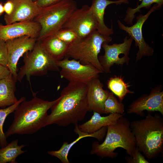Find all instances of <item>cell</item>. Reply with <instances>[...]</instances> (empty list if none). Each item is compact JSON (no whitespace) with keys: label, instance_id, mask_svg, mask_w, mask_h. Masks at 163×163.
<instances>
[{"label":"cell","instance_id":"d6986e66","mask_svg":"<svg viewBox=\"0 0 163 163\" xmlns=\"http://www.w3.org/2000/svg\"><path fill=\"white\" fill-rule=\"evenodd\" d=\"M74 132L78 136L76 139L69 143L67 142H64L59 149L49 151L47 152L48 154L58 158L62 163H69L68 158V153L71 149L77 142L83 138L89 137L95 138L100 141L103 136V132L100 129L91 134L82 132L78 129V124L75 125Z\"/></svg>","mask_w":163,"mask_h":163},{"label":"cell","instance_id":"e0dca14e","mask_svg":"<svg viewBox=\"0 0 163 163\" xmlns=\"http://www.w3.org/2000/svg\"><path fill=\"white\" fill-rule=\"evenodd\" d=\"M124 3L129 4V0H118L116 1L109 0H93L90 6V9L97 21V30L101 34L110 36L113 34V24L109 28L105 24L104 15L105 9L109 5L115 4L117 5Z\"/></svg>","mask_w":163,"mask_h":163},{"label":"cell","instance_id":"ba28073f","mask_svg":"<svg viewBox=\"0 0 163 163\" xmlns=\"http://www.w3.org/2000/svg\"><path fill=\"white\" fill-rule=\"evenodd\" d=\"M61 68L59 72L61 78L69 82H76L88 84L93 79L99 77L102 72L90 64H83L79 61L74 59H69L65 57L57 61Z\"/></svg>","mask_w":163,"mask_h":163},{"label":"cell","instance_id":"8fae6325","mask_svg":"<svg viewBox=\"0 0 163 163\" xmlns=\"http://www.w3.org/2000/svg\"><path fill=\"white\" fill-rule=\"evenodd\" d=\"M97 25L90 6L84 5L77 8L71 14L62 28L70 29L81 39L87 37L97 30Z\"/></svg>","mask_w":163,"mask_h":163},{"label":"cell","instance_id":"d6a6232c","mask_svg":"<svg viewBox=\"0 0 163 163\" xmlns=\"http://www.w3.org/2000/svg\"><path fill=\"white\" fill-rule=\"evenodd\" d=\"M4 12L3 5L2 3H0V16Z\"/></svg>","mask_w":163,"mask_h":163},{"label":"cell","instance_id":"603a6c76","mask_svg":"<svg viewBox=\"0 0 163 163\" xmlns=\"http://www.w3.org/2000/svg\"><path fill=\"white\" fill-rule=\"evenodd\" d=\"M107 88L118 98L119 101L122 102L128 94H133L134 92L129 89L130 86L126 83L121 76H115L110 77L107 82Z\"/></svg>","mask_w":163,"mask_h":163},{"label":"cell","instance_id":"ffe728a7","mask_svg":"<svg viewBox=\"0 0 163 163\" xmlns=\"http://www.w3.org/2000/svg\"><path fill=\"white\" fill-rule=\"evenodd\" d=\"M17 81L11 73L0 80V108H5L18 101L15 95Z\"/></svg>","mask_w":163,"mask_h":163},{"label":"cell","instance_id":"4dcf8cb0","mask_svg":"<svg viewBox=\"0 0 163 163\" xmlns=\"http://www.w3.org/2000/svg\"><path fill=\"white\" fill-rule=\"evenodd\" d=\"M3 7L4 12L5 13V14L7 15L11 14L14 8V5L12 2L8 0L4 4Z\"/></svg>","mask_w":163,"mask_h":163},{"label":"cell","instance_id":"6da1fadb","mask_svg":"<svg viewBox=\"0 0 163 163\" xmlns=\"http://www.w3.org/2000/svg\"><path fill=\"white\" fill-rule=\"evenodd\" d=\"M87 91V84L69 82L62 91L59 99L50 108L43 127L53 124L63 127L76 125L84 120L89 111Z\"/></svg>","mask_w":163,"mask_h":163},{"label":"cell","instance_id":"52a82bcc","mask_svg":"<svg viewBox=\"0 0 163 163\" xmlns=\"http://www.w3.org/2000/svg\"><path fill=\"white\" fill-rule=\"evenodd\" d=\"M24 65L17 73V80L21 82L25 76L30 84L32 76H42L48 71L59 72L56 61L47 52L40 41L37 40L33 48L23 55Z\"/></svg>","mask_w":163,"mask_h":163},{"label":"cell","instance_id":"7c38bea8","mask_svg":"<svg viewBox=\"0 0 163 163\" xmlns=\"http://www.w3.org/2000/svg\"><path fill=\"white\" fill-rule=\"evenodd\" d=\"M162 86L159 85L152 88L149 94H145L133 101L127 110L128 114L134 113L144 117V111L159 112L163 115Z\"/></svg>","mask_w":163,"mask_h":163},{"label":"cell","instance_id":"ac0fdd59","mask_svg":"<svg viewBox=\"0 0 163 163\" xmlns=\"http://www.w3.org/2000/svg\"><path fill=\"white\" fill-rule=\"evenodd\" d=\"M124 114L112 113L106 116L94 112L90 119L84 123L78 125L79 130L89 134L93 133L104 126L114 124L119 119L123 116Z\"/></svg>","mask_w":163,"mask_h":163},{"label":"cell","instance_id":"83f0119b","mask_svg":"<svg viewBox=\"0 0 163 163\" xmlns=\"http://www.w3.org/2000/svg\"><path fill=\"white\" fill-rule=\"evenodd\" d=\"M125 160L128 163H149L144 155L140 152L138 148L136 146V150L134 154L131 156L127 155L125 156Z\"/></svg>","mask_w":163,"mask_h":163},{"label":"cell","instance_id":"7a4b0ae2","mask_svg":"<svg viewBox=\"0 0 163 163\" xmlns=\"http://www.w3.org/2000/svg\"><path fill=\"white\" fill-rule=\"evenodd\" d=\"M59 99L49 101L35 96L22 102L14 112V120L5 133L7 138L15 134H32L43 127L48 110Z\"/></svg>","mask_w":163,"mask_h":163},{"label":"cell","instance_id":"1f68e13d","mask_svg":"<svg viewBox=\"0 0 163 163\" xmlns=\"http://www.w3.org/2000/svg\"><path fill=\"white\" fill-rule=\"evenodd\" d=\"M10 73L8 68L0 65V80L7 77Z\"/></svg>","mask_w":163,"mask_h":163},{"label":"cell","instance_id":"484cf974","mask_svg":"<svg viewBox=\"0 0 163 163\" xmlns=\"http://www.w3.org/2000/svg\"><path fill=\"white\" fill-rule=\"evenodd\" d=\"M124 111V104L119 101L114 94L110 91L104 103L103 113L123 114Z\"/></svg>","mask_w":163,"mask_h":163},{"label":"cell","instance_id":"d4e9b609","mask_svg":"<svg viewBox=\"0 0 163 163\" xmlns=\"http://www.w3.org/2000/svg\"><path fill=\"white\" fill-rule=\"evenodd\" d=\"M153 3L162 6L163 0H142L141 3L140 5L138 4L136 8H132L129 7L127 8L126 12V15L123 21L128 25H133V20L135 17V14L137 12H141L140 9L143 8L147 9L150 8Z\"/></svg>","mask_w":163,"mask_h":163},{"label":"cell","instance_id":"4fadbf2b","mask_svg":"<svg viewBox=\"0 0 163 163\" xmlns=\"http://www.w3.org/2000/svg\"><path fill=\"white\" fill-rule=\"evenodd\" d=\"M37 40V38L24 36L5 41L8 49V68L17 80V64L20 58L33 48Z\"/></svg>","mask_w":163,"mask_h":163},{"label":"cell","instance_id":"f546056e","mask_svg":"<svg viewBox=\"0 0 163 163\" xmlns=\"http://www.w3.org/2000/svg\"><path fill=\"white\" fill-rule=\"evenodd\" d=\"M64 0H37L35 2L40 8L47 7L56 4Z\"/></svg>","mask_w":163,"mask_h":163},{"label":"cell","instance_id":"2e32d148","mask_svg":"<svg viewBox=\"0 0 163 163\" xmlns=\"http://www.w3.org/2000/svg\"><path fill=\"white\" fill-rule=\"evenodd\" d=\"M104 85L98 78L87 84V93L89 111L103 113L104 104L110 91L103 89Z\"/></svg>","mask_w":163,"mask_h":163},{"label":"cell","instance_id":"5bb4252c","mask_svg":"<svg viewBox=\"0 0 163 163\" xmlns=\"http://www.w3.org/2000/svg\"><path fill=\"white\" fill-rule=\"evenodd\" d=\"M40 24L33 20L16 22L4 25L0 24V39L7 40L24 36L37 39Z\"/></svg>","mask_w":163,"mask_h":163},{"label":"cell","instance_id":"836d02e7","mask_svg":"<svg viewBox=\"0 0 163 163\" xmlns=\"http://www.w3.org/2000/svg\"><path fill=\"white\" fill-rule=\"evenodd\" d=\"M33 2H35L37 0H32Z\"/></svg>","mask_w":163,"mask_h":163},{"label":"cell","instance_id":"8992f818","mask_svg":"<svg viewBox=\"0 0 163 163\" xmlns=\"http://www.w3.org/2000/svg\"><path fill=\"white\" fill-rule=\"evenodd\" d=\"M112 40L110 36L103 35L96 30L85 37L68 45L65 57L78 60L83 64L91 65L103 73L98 55L102 44Z\"/></svg>","mask_w":163,"mask_h":163},{"label":"cell","instance_id":"5b68a950","mask_svg":"<svg viewBox=\"0 0 163 163\" xmlns=\"http://www.w3.org/2000/svg\"><path fill=\"white\" fill-rule=\"evenodd\" d=\"M77 8V3L73 0H64L40 8L38 13L33 20L41 26L37 40H41L54 35L62 28L69 17Z\"/></svg>","mask_w":163,"mask_h":163},{"label":"cell","instance_id":"cb8c5ba5","mask_svg":"<svg viewBox=\"0 0 163 163\" xmlns=\"http://www.w3.org/2000/svg\"><path fill=\"white\" fill-rule=\"evenodd\" d=\"M26 97H23L15 103L7 107L0 109V146L3 148L8 144L7 137L3 131V126L7 117L14 111L23 101L26 100Z\"/></svg>","mask_w":163,"mask_h":163},{"label":"cell","instance_id":"277c9868","mask_svg":"<svg viewBox=\"0 0 163 163\" xmlns=\"http://www.w3.org/2000/svg\"><path fill=\"white\" fill-rule=\"evenodd\" d=\"M130 122L123 116L120 118L114 124L107 126L106 136L101 144L93 142L90 152L101 158H116L118 153L115 152L117 148H122L131 156L136 148L135 137L130 127Z\"/></svg>","mask_w":163,"mask_h":163},{"label":"cell","instance_id":"44dd1931","mask_svg":"<svg viewBox=\"0 0 163 163\" xmlns=\"http://www.w3.org/2000/svg\"><path fill=\"white\" fill-rule=\"evenodd\" d=\"M39 41L47 52L56 61L60 60L65 57L68 44L55 35Z\"/></svg>","mask_w":163,"mask_h":163},{"label":"cell","instance_id":"3957f363","mask_svg":"<svg viewBox=\"0 0 163 163\" xmlns=\"http://www.w3.org/2000/svg\"><path fill=\"white\" fill-rule=\"evenodd\" d=\"M130 127L140 152L149 159L157 158L163 151V118L150 113L142 120L133 121Z\"/></svg>","mask_w":163,"mask_h":163},{"label":"cell","instance_id":"9c48e42d","mask_svg":"<svg viewBox=\"0 0 163 163\" xmlns=\"http://www.w3.org/2000/svg\"><path fill=\"white\" fill-rule=\"evenodd\" d=\"M133 39L126 36L123 42L120 43L109 45L107 42L102 45L104 51L103 55L98 56V60L103 71L106 73L111 72L110 68L114 64L123 66L126 63L128 65L130 58L128 56Z\"/></svg>","mask_w":163,"mask_h":163},{"label":"cell","instance_id":"4316f807","mask_svg":"<svg viewBox=\"0 0 163 163\" xmlns=\"http://www.w3.org/2000/svg\"><path fill=\"white\" fill-rule=\"evenodd\" d=\"M54 35L59 39L68 45L81 40L74 32L68 28H62Z\"/></svg>","mask_w":163,"mask_h":163},{"label":"cell","instance_id":"30bf717a","mask_svg":"<svg viewBox=\"0 0 163 163\" xmlns=\"http://www.w3.org/2000/svg\"><path fill=\"white\" fill-rule=\"evenodd\" d=\"M162 6L155 4L145 15L140 14L136 17V22L130 27L126 26L118 20L117 23L119 28L125 31L135 42V45L138 46L139 50L136 57V62L141 59L144 56H152L154 52V49L145 41L143 38L142 27L145 22L152 13L156 10H159Z\"/></svg>","mask_w":163,"mask_h":163},{"label":"cell","instance_id":"9a60e30c","mask_svg":"<svg viewBox=\"0 0 163 163\" xmlns=\"http://www.w3.org/2000/svg\"><path fill=\"white\" fill-rule=\"evenodd\" d=\"M12 2L14 8L9 15L5 14L6 25L18 22L32 21L38 13L40 8L32 0H8Z\"/></svg>","mask_w":163,"mask_h":163},{"label":"cell","instance_id":"f1b7e54d","mask_svg":"<svg viewBox=\"0 0 163 163\" xmlns=\"http://www.w3.org/2000/svg\"><path fill=\"white\" fill-rule=\"evenodd\" d=\"M8 49L5 41L0 39V65L8 68Z\"/></svg>","mask_w":163,"mask_h":163},{"label":"cell","instance_id":"7402d4cb","mask_svg":"<svg viewBox=\"0 0 163 163\" xmlns=\"http://www.w3.org/2000/svg\"><path fill=\"white\" fill-rule=\"evenodd\" d=\"M17 139L13 140L5 146L0 149V163H17L16 158L26 152L21 149L26 145H19Z\"/></svg>","mask_w":163,"mask_h":163}]
</instances>
